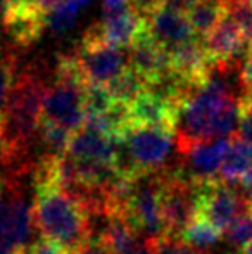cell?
Returning a JSON list of instances; mask_svg holds the SVG:
<instances>
[{
	"label": "cell",
	"instance_id": "6da1fadb",
	"mask_svg": "<svg viewBox=\"0 0 252 254\" xmlns=\"http://www.w3.org/2000/svg\"><path fill=\"white\" fill-rule=\"evenodd\" d=\"M35 225L42 237L74 251L92 241V214L87 204L52 184H35Z\"/></svg>",
	"mask_w": 252,
	"mask_h": 254
},
{
	"label": "cell",
	"instance_id": "7a4b0ae2",
	"mask_svg": "<svg viewBox=\"0 0 252 254\" xmlns=\"http://www.w3.org/2000/svg\"><path fill=\"white\" fill-rule=\"evenodd\" d=\"M175 130L164 127H130L121 138L119 170L128 175L157 173L175 145Z\"/></svg>",
	"mask_w": 252,
	"mask_h": 254
},
{
	"label": "cell",
	"instance_id": "3957f363",
	"mask_svg": "<svg viewBox=\"0 0 252 254\" xmlns=\"http://www.w3.org/2000/svg\"><path fill=\"white\" fill-rule=\"evenodd\" d=\"M249 199L240 194L233 184L214 178L197 184L195 190V216H201L214 225L223 234L249 207Z\"/></svg>",
	"mask_w": 252,
	"mask_h": 254
},
{
	"label": "cell",
	"instance_id": "277c9868",
	"mask_svg": "<svg viewBox=\"0 0 252 254\" xmlns=\"http://www.w3.org/2000/svg\"><path fill=\"white\" fill-rule=\"evenodd\" d=\"M33 225V206L16 189V182L7 180L5 190L0 195V254L26 251Z\"/></svg>",
	"mask_w": 252,
	"mask_h": 254
},
{
	"label": "cell",
	"instance_id": "5b68a950",
	"mask_svg": "<svg viewBox=\"0 0 252 254\" xmlns=\"http://www.w3.org/2000/svg\"><path fill=\"white\" fill-rule=\"evenodd\" d=\"M197 184L183 171H161V207L166 235L180 237L195 216Z\"/></svg>",
	"mask_w": 252,
	"mask_h": 254
},
{
	"label": "cell",
	"instance_id": "8992f818",
	"mask_svg": "<svg viewBox=\"0 0 252 254\" xmlns=\"http://www.w3.org/2000/svg\"><path fill=\"white\" fill-rule=\"evenodd\" d=\"M85 87L87 85L54 81L45 90L42 120L61 125L69 131H74L80 127H83L85 120H87L83 102Z\"/></svg>",
	"mask_w": 252,
	"mask_h": 254
},
{
	"label": "cell",
	"instance_id": "52a82bcc",
	"mask_svg": "<svg viewBox=\"0 0 252 254\" xmlns=\"http://www.w3.org/2000/svg\"><path fill=\"white\" fill-rule=\"evenodd\" d=\"M88 83L107 85L128 66V51L109 44H81L76 51Z\"/></svg>",
	"mask_w": 252,
	"mask_h": 254
},
{
	"label": "cell",
	"instance_id": "ba28073f",
	"mask_svg": "<svg viewBox=\"0 0 252 254\" xmlns=\"http://www.w3.org/2000/svg\"><path fill=\"white\" fill-rule=\"evenodd\" d=\"M119 151H121V138L83 125L71 133L66 154L76 161L118 164Z\"/></svg>",
	"mask_w": 252,
	"mask_h": 254
},
{
	"label": "cell",
	"instance_id": "9c48e42d",
	"mask_svg": "<svg viewBox=\"0 0 252 254\" xmlns=\"http://www.w3.org/2000/svg\"><path fill=\"white\" fill-rule=\"evenodd\" d=\"M202 40L211 63H221V61L246 63L252 49V45L246 42L240 28L228 16V12Z\"/></svg>",
	"mask_w": 252,
	"mask_h": 254
},
{
	"label": "cell",
	"instance_id": "30bf717a",
	"mask_svg": "<svg viewBox=\"0 0 252 254\" xmlns=\"http://www.w3.org/2000/svg\"><path fill=\"white\" fill-rule=\"evenodd\" d=\"M230 145H232V138H214V140H205L194 145L189 152L183 154V159H185L183 173L195 184L218 178Z\"/></svg>",
	"mask_w": 252,
	"mask_h": 254
},
{
	"label": "cell",
	"instance_id": "8fae6325",
	"mask_svg": "<svg viewBox=\"0 0 252 254\" xmlns=\"http://www.w3.org/2000/svg\"><path fill=\"white\" fill-rule=\"evenodd\" d=\"M130 127H164L175 130L178 106L145 88L128 104Z\"/></svg>",
	"mask_w": 252,
	"mask_h": 254
},
{
	"label": "cell",
	"instance_id": "7c38bea8",
	"mask_svg": "<svg viewBox=\"0 0 252 254\" xmlns=\"http://www.w3.org/2000/svg\"><path fill=\"white\" fill-rule=\"evenodd\" d=\"M147 31L166 51H171L197 37L185 14L166 7H159L147 17Z\"/></svg>",
	"mask_w": 252,
	"mask_h": 254
},
{
	"label": "cell",
	"instance_id": "4fadbf2b",
	"mask_svg": "<svg viewBox=\"0 0 252 254\" xmlns=\"http://www.w3.org/2000/svg\"><path fill=\"white\" fill-rule=\"evenodd\" d=\"M2 23L7 35L19 47H28L42 37L45 28V12L37 2L19 5L2 12Z\"/></svg>",
	"mask_w": 252,
	"mask_h": 254
},
{
	"label": "cell",
	"instance_id": "5bb4252c",
	"mask_svg": "<svg viewBox=\"0 0 252 254\" xmlns=\"http://www.w3.org/2000/svg\"><path fill=\"white\" fill-rule=\"evenodd\" d=\"M126 51H128V64L133 69H137L147 80V83L171 69L169 52L166 49H162L149 35L147 30Z\"/></svg>",
	"mask_w": 252,
	"mask_h": 254
},
{
	"label": "cell",
	"instance_id": "9a60e30c",
	"mask_svg": "<svg viewBox=\"0 0 252 254\" xmlns=\"http://www.w3.org/2000/svg\"><path fill=\"white\" fill-rule=\"evenodd\" d=\"M99 23H101L105 44L119 49H128L147 30V19L130 5L112 12H104V19Z\"/></svg>",
	"mask_w": 252,
	"mask_h": 254
},
{
	"label": "cell",
	"instance_id": "2e32d148",
	"mask_svg": "<svg viewBox=\"0 0 252 254\" xmlns=\"http://www.w3.org/2000/svg\"><path fill=\"white\" fill-rule=\"evenodd\" d=\"M252 166V145L246 144L239 137L232 138L228 152L219 170V178L228 184H239Z\"/></svg>",
	"mask_w": 252,
	"mask_h": 254
},
{
	"label": "cell",
	"instance_id": "e0dca14e",
	"mask_svg": "<svg viewBox=\"0 0 252 254\" xmlns=\"http://www.w3.org/2000/svg\"><path fill=\"white\" fill-rule=\"evenodd\" d=\"M226 14V3L221 0H199L187 14L195 35L204 38Z\"/></svg>",
	"mask_w": 252,
	"mask_h": 254
},
{
	"label": "cell",
	"instance_id": "ac0fdd59",
	"mask_svg": "<svg viewBox=\"0 0 252 254\" xmlns=\"http://www.w3.org/2000/svg\"><path fill=\"white\" fill-rule=\"evenodd\" d=\"M221 230L214 227L212 223H209L207 220L201 216H194L190 220V223L185 227V230L182 232L180 239L185 244H189L190 248L197 249V251H207V249L214 248L221 239Z\"/></svg>",
	"mask_w": 252,
	"mask_h": 254
},
{
	"label": "cell",
	"instance_id": "d6986e66",
	"mask_svg": "<svg viewBox=\"0 0 252 254\" xmlns=\"http://www.w3.org/2000/svg\"><path fill=\"white\" fill-rule=\"evenodd\" d=\"M107 87L112 92L116 101L130 104L137 95H140L147 88V80L128 64L114 80L109 81Z\"/></svg>",
	"mask_w": 252,
	"mask_h": 254
},
{
	"label": "cell",
	"instance_id": "ffe728a7",
	"mask_svg": "<svg viewBox=\"0 0 252 254\" xmlns=\"http://www.w3.org/2000/svg\"><path fill=\"white\" fill-rule=\"evenodd\" d=\"M81 5L76 0H66L45 12V28L54 35H66L74 28L80 17Z\"/></svg>",
	"mask_w": 252,
	"mask_h": 254
},
{
	"label": "cell",
	"instance_id": "44dd1931",
	"mask_svg": "<svg viewBox=\"0 0 252 254\" xmlns=\"http://www.w3.org/2000/svg\"><path fill=\"white\" fill-rule=\"evenodd\" d=\"M71 133L67 128L55 125L52 121L42 120L40 127H38V140L44 145V149L47 151V156H62L67 151L69 145Z\"/></svg>",
	"mask_w": 252,
	"mask_h": 254
},
{
	"label": "cell",
	"instance_id": "7402d4cb",
	"mask_svg": "<svg viewBox=\"0 0 252 254\" xmlns=\"http://www.w3.org/2000/svg\"><path fill=\"white\" fill-rule=\"evenodd\" d=\"M85 113L88 116H99L111 109L116 104V99L107 85L102 83H87L83 92Z\"/></svg>",
	"mask_w": 252,
	"mask_h": 254
},
{
	"label": "cell",
	"instance_id": "603a6c76",
	"mask_svg": "<svg viewBox=\"0 0 252 254\" xmlns=\"http://www.w3.org/2000/svg\"><path fill=\"white\" fill-rule=\"evenodd\" d=\"M225 235H226L228 244L233 246V248L242 249L244 246L252 242V202L249 204L246 213L240 218H237V220L226 228Z\"/></svg>",
	"mask_w": 252,
	"mask_h": 254
},
{
	"label": "cell",
	"instance_id": "cb8c5ba5",
	"mask_svg": "<svg viewBox=\"0 0 252 254\" xmlns=\"http://www.w3.org/2000/svg\"><path fill=\"white\" fill-rule=\"evenodd\" d=\"M226 12L240 28L247 44L252 45V3H240L232 0L226 3Z\"/></svg>",
	"mask_w": 252,
	"mask_h": 254
},
{
	"label": "cell",
	"instance_id": "d4e9b609",
	"mask_svg": "<svg viewBox=\"0 0 252 254\" xmlns=\"http://www.w3.org/2000/svg\"><path fill=\"white\" fill-rule=\"evenodd\" d=\"M151 241L155 254H199L197 249L190 248L180 237H173V235H161Z\"/></svg>",
	"mask_w": 252,
	"mask_h": 254
},
{
	"label": "cell",
	"instance_id": "484cf974",
	"mask_svg": "<svg viewBox=\"0 0 252 254\" xmlns=\"http://www.w3.org/2000/svg\"><path fill=\"white\" fill-rule=\"evenodd\" d=\"M26 254H69V251L64 246L57 244V242L42 237L31 246H28Z\"/></svg>",
	"mask_w": 252,
	"mask_h": 254
},
{
	"label": "cell",
	"instance_id": "4316f807",
	"mask_svg": "<svg viewBox=\"0 0 252 254\" xmlns=\"http://www.w3.org/2000/svg\"><path fill=\"white\" fill-rule=\"evenodd\" d=\"M0 168L10 171L12 175L14 170V156H12V149L9 145V140H7L5 130H3V118L0 114Z\"/></svg>",
	"mask_w": 252,
	"mask_h": 254
},
{
	"label": "cell",
	"instance_id": "83f0119b",
	"mask_svg": "<svg viewBox=\"0 0 252 254\" xmlns=\"http://www.w3.org/2000/svg\"><path fill=\"white\" fill-rule=\"evenodd\" d=\"M235 137L244 140L246 144L252 145V109L251 107H244L242 120H240V127Z\"/></svg>",
	"mask_w": 252,
	"mask_h": 254
},
{
	"label": "cell",
	"instance_id": "f1b7e54d",
	"mask_svg": "<svg viewBox=\"0 0 252 254\" xmlns=\"http://www.w3.org/2000/svg\"><path fill=\"white\" fill-rule=\"evenodd\" d=\"M130 7L137 10L142 17L147 19L154 10H157L161 7V2L159 0H130Z\"/></svg>",
	"mask_w": 252,
	"mask_h": 254
},
{
	"label": "cell",
	"instance_id": "f546056e",
	"mask_svg": "<svg viewBox=\"0 0 252 254\" xmlns=\"http://www.w3.org/2000/svg\"><path fill=\"white\" fill-rule=\"evenodd\" d=\"M159 2H161V7H166V9L176 10V12L182 14H189L199 0H159Z\"/></svg>",
	"mask_w": 252,
	"mask_h": 254
},
{
	"label": "cell",
	"instance_id": "4dcf8cb0",
	"mask_svg": "<svg viewBox=\"0 0 252 254\" xmlns=\"http://www.w3.org/2000/svg\"><path fill=\"white\" fill-rule=\"evenodd\" d=\"M69 254H109V253L101 241L92 239V241H88L87 244L80 246V248L74 249V251H71Z\"/></svg>",
	"mask_w": 252,
	"mask_h": 254
},
{
	"label": "cell",
	"instance_id": "1f68e13d",
	"mask_svg": "<svg viewBox=\"0 0 252 254\" xmlns=\"http://www.w3.org/2000/svg\"><path fill=\"white\" fill-rule=\"evenodd\" d=\"M128 254H155L154 251V246H152V241L151 239H144L142 237V242L138 241L137 246L131 249Z\"/></svg>",
	"mask_w": 252,
	"mask_h": 254
},
{
	"label": "cell",
	"instance_id": "d6a6232c",
	"mask_svg": "<svg viewBox=\"0 0 252 254\" xmlns=\"http://www.w3.org/2000/svg\"><path fill=\"white\" fill-rule=\"evenodd\" d=\"M130 5V0H102V9L104 12H112V10L125 9Z\"/></svg>",
	"mask_w": 252,
	"mask_h": 254
},
{
	"label": "cell",
	"instance_id": "836d02e7",
	"mask_svg": "<svg viewBox=\"0 0 252 254\" xmlns=\"http://www.w3.org/2000/svg\"><path fill=\"white\" fill-rule=\"evenodd\" d=\"M33 2H37V0H0V12H5V10L14 9V7L26 5V3Z\"/></svg>",
	"mask_w": 252,
	"mask_h": 254
},
{
	"label": "cell",
	"instance_id": "e575fe53",
	"mask_svg": "<svg viewBox=\"0 0 252 254\" xmlns=\"http://www.w3.org/2000/svg\"><path fill=\"white\" fill-rule=\"evenodd\" d=\"M242 187H244V192H246V195H247V199L252 202V166L249 168V171L246 173V177L242 178Z\"/></svg>",
	"mask_w": 252,
	"mask_h": 254
},
{
	"label": "cell",
	"instance_id": "d590c367",
	"mask_svg": "<svg viewBox=\"0 0 252 254\" xmlns=\"http://www.w3.org/2000/svg\"><path fill=\"white\" fill-rule=\"evenodd\" d=\"M62 2H66V0H37L38 7H40L44 12H49V10L57 7L59 3H62Z\"/></svg>",
	"mask_w": 252,
	"mask_h": 254
},
{
	"label": "cell",
	"instance_id": "8d00e7d4",
	"mask_svg": "<svg viewBox=\"0 0 252 254\" xmlns=\"http://www.w3.org/2000/svg\"><path fill=\"white\" fill-rule=\"evenodd\" d=\"M240 254H252V242H249L247 246H244V248L240 249Z\"/></svg>",
	"mask_w": 252,
	"mask_h": 254
},
{
	"label": "cell",
	"instance_id": "74e56055",
	"mask_svg": "<svg viewBox=\"0 0 252 254\" xmlns=\"http://www.w3.org/2000/svg\"><path fill=\"white\" fill-rule=\"evenodd\" d=\"M5 187H7V178L0 177V195L3 194V190H5Z\"/></svg>",
	"mask_w": 252,
	"mask_h": 254
},
{
	"label": "cell",
	"instance_id": "f35d334b",
	"mask_svg": "<svg viewBox=\"0 0 252 254\" xmlns=\"http://www.w3.org/2000/svg\"><path fill=\"white\" fill-rule=\"evenodd\" d=\"M76 2L80 3L81 7H85V5H88V3H90V2H94V0H76Z\"/></svg>",
	"mask_w": 252,
	"mask_h": 254
},
{
	"label": "cell",
	"instance_id": "ab89813d",
	"mask_svg": "<svg viewBox=\"0 0 252 254\" xmlns=\"http://www.w3.org/2000/svg\"><path fill=\"white\" fill-rule=\"evenodd\" d=\"M235 2H240V3H252V0H235Z\"/></svg>",
	"mask_w": 252,
	"mask_h": 254
},
{
	"label": "cell",
	"instance_id": "60d3db41",
	"mask_svg": "<svg viewBox=\"0 0 252 254\" xmlns=\"http://www.w3.org/2000/svg\"><path fill=\"white\" fill-rule=\"evenodd\" d=\"M221 2H225V3H228V2H232V0H221Z\"/></svg>",
	"mask_w": 252,
	"mask_h": 254
}]
</instances>
